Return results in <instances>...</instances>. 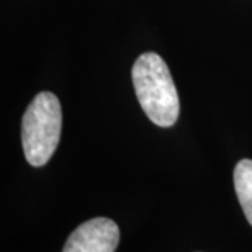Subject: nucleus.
Listing matches in <instances>:
<instances>
[{"label": "nucleus", "instance_id": "obj_1", "mask_svg": "<svg viewBox=\"0 0 252 252\" xmlns=\"http://www.w3.org/2000/svg\"><path fill=\"white\" fill-rule=\"evenodd\" d=\"M136 97L147 118L157 126H172L180 115V98L170 69L160 55L146 52L132 67Z\"/></svg>", "mask_w": 252, "mask_h": 252}, {"label": "nucleus", "instance_id": "obj_2", "mask_svg": "<svg viewBox=\"0 0 252 252\" xmlns=\"http://www.w3.org/2000/svg\"><path fill=\"white\" fill-rule=\"evenodd\" d=\"M62 132V109L58 97L42 91L36 94L21 122V142L27 161L41 167L51 160Z\"/></svg>", "mask_w": 252, "mask_h": 252}, {"label": "nucleus", "instance_id": "obj_3", "mask_svg": "<svg viewBox=\"0 0 252 252\" xmlns=\"http://www.w3.org/2000/svg\"><path fill=\"white\" fill-rule=\"evenodd\" d=\"M119 228L107 217H95L80 224L64 244L63 252H115Z\"/></svg>", "mask_w": 252, "mask_h": 252}, {"label": "nucleus", "instance_id": "obj_4", "mask_svg": "<svg viewBox=\"0 0 252 252\" xmlns=\"http://www.w3.org/2000/svg\"><path fill=\"white\" fill-rule=\"evenodd\" d=\"M234 188L244 215L252 225V160L244 158L235 165Z\"/></svg>", "mask_w": 252, "mask_h": 252}]
</instances>
